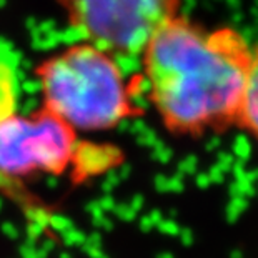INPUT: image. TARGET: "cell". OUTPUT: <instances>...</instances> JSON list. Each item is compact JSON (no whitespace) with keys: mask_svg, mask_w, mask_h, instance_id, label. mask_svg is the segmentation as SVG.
<instances>
[{"mask_svg":"<svg viewBox=\"0 0 258 258\" xmlns=\"http://www.w3.org/2000/svg\"><path fill=\"white\" fill-rule=\"evenodd\" d=\"M237 127L243 130L258 147V48L251 50V60L240 103Z\"/></svg>","mask_w":258,"mask_h":258,"instance_id":"5b68a950","label":"cell"},{"mask_svg":"<svg viewBox=\"0 0 258 258\" xmlns=\"http://www.w3.org/2000/svg\"><path fill=\"white\" fill-rule=\"evenodd\" d=\"M77 132L40 108L0 122V186L37 175H62L79 157Z\"/></svg>","mask_w":258,"mask_h":258,"instance_id":"277c9868","label":"cell"},{"mask_svg":"<svg viewBox=\"0 0 258 258\" xmlns=\"http://www.w3.org/2000/svg\"><path fill=\"white\" fill-rule=\"evenodd\" d=\"M17 72L12 62L0 57V122L17 112Z\"/></svg>","mask_w":258,"mask_h":258,"instance_id":"8992f818","label":"cell"},{"mask_svg":"<svg viewBox=\"0 0 258 258\" xmlns=\"http://www.w3.org/2000/svg\"><path fill=\"white\" fill-rule=\"evenodd\" d=\"M42 108L79 132H103L139 112L117 58L89 42L74 43L35 69Z\"/></svg>","mask_w":258,"mask_h":258,"instance_id":"7a4b0ae2","label":"cell"},{"mask_svg":"<svg viewBox=\"0 0 258 258\" xmlns=\"http://www.w3.org/2000/svg\"><path fill=\"white\" fill-rule=\"evenodd\" d=\"M70 25L110 55H142L153 34L178 15L180 0H57Z\"/></svg>","mask_w":258,"mask_h":258,"instance_id":"3957f363","label":"cell"},{"mask_svg":"<svg viewBox=\"0 0 258 258\" xmlns=\"http://www.w3.org/2000/svg\"><path fill=\"white\" fill-rule=\"evenodd\" d=\"M148 100L170 134L202 137L237 127L251 48L237 30L170 19L142 52Z\"/></svg>","mask_w":258,"mask_h":258,"instance_id":"6da1fadb","label":"cell"}]
</instances>
